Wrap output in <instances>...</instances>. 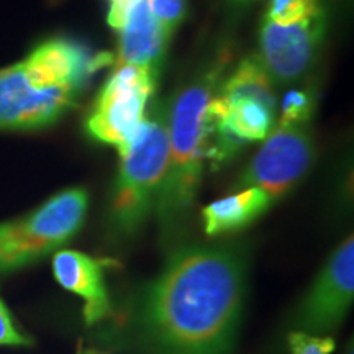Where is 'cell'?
Returning a JSON list of instances; mask_svg holds the SVG:
<instances>
[{"mask_svg":"<svg viewBox=\"0 0 354 354\" xmlns=\"http://www.w3.org/2000/svg\"><path fill=\"white\" fill-rule=\"evenodd\" d=\"M243 264L225 250L169 259L145 300V328L161 354H227L243 304Z\"/></svg>","mask_w":354,"mask_h":354,"instance_id":"6da1fadb","label":"cell"},{"mask_svg":"<svg viewBox=\"0 0 354 354\" xmlns=\"http://www.w3.org/2000/svg\"><path fill=\"white\" fill-rule=\"evenodd\" d=\"M113 57L69 38L39 43L19 63L0 69V130L35 131L77 107L82 92Z\"/></svg>","mask_w":354,"mask_h":354,"instance_id":"7a4b0ae2","label":"cell"},{"mask_svg":"<svg viewBox=\"0 0 354 354\" xmlns=\"http://www.w3.org/2000/svg\"><path fill=\"white\" fill-rule=\"evenodd\" d=\"M232 61L228 48L215 53L167 100V171L156 212L165 227L174 225L196 201L205 159H210L212 131L209 104L214 99Z\"/></svg>","mask_w":354,"mask_h":354,"instance_id":"3957f363","label":"cell"},{"mask_svg":"<svg viewBox=\"0 0 354 354\" xmlns=\"http://www.w3.org/2000/svg\"><path fill=\"white\" fill-rule=\"evenodd\" d=\"M276 84L256 55L227 73L209 104L210 159L227 161L245 145L263 141L276 123Z\"/></svg>","mask_w":354,"mask_h":354,"instance_id":"277c9868","label":"cell"},{"mask_svg":"<svg viewBox=\"0 0 354 354\" xmlns=\"http://www.w3.org/2000/svg\"><path fill=\"white\" fill-rule=\"evenodd\" d=\"M167 102L154 104L138 133L120 153L110 221L123 234H131L156 210L167 171Z\"/></svg>","mask_w":354,"mask_h":354,"instance_id":"5b68a950","label":"cell"},{"mask_svg":"<svg viewBox=\"0 0 354 354\" xmlns=\"http://www.w3.org/2000/svg\"><path fill=\"white\" fill-rule=\"evenodd\" d=\"M87 190L71 187L13 221L0 223V272L13 271L59 250L86 220Z\"/></svg>","mask_w":354,"mask_h":354,"instance_id":"8992f818","label":"cell"},{"mask_svg":"<svg viewBox=\"0 0 354 354\" xmlns=\"http://www.w3.org/2000/svg\"><path fill=\"white\" fill-rule=\"evenodd\" d=\"M159 76L154 69L135 64H115L95 97L86 123V133L97 143L125 151L138 133Z\"/></svg>","mask_w":354,"mask_h":354,"instance_id":"52a82bcc","label":"cell"},{"mask_svg":"<svg viewBox=\"0 0 354 354\" xmlns=\"http://www.w3.org/2000/svg\"><path fill=\"white\" fill-rule=\"evenodd\" d=\"M263 141L234 187H259L276 202L307 176L315 161V140L310 123L277 120Z\"/></svg>","mask_w":354,"mask_h":354,"instance_id":"ba28073f","label":"cell"},{"mask_svg":"<svg viewBox=\"0 0 354 354\" xmlns=\"http://www.w3.org/2000/svg\"><path fill=\"white\" fill-rule=\"evenodd\" d=\"M326 8L294 24L263 20L254 53L276 86H290L307 77L320 59L326 38Z\"/></svg>","mask_w":354,"mask_h":354,"instance_id":"9c48e42d","label":"cell"},{"mask_svg":"<svg viewBox=\"0 0 354 354\" xmlns=\"http://www.w3.org/2000/svg\"><path fill=\"white\" fill-rule=\"evenodd\" d=\"M354 299V238H344L323 266L300 305L297 323L310 335L330 336L338 330Z\"/></svg>","mask_w":354,"mask_h":354,"instance_id":"30bf717a","label":"cell"},{"mask_svg":"<svg viewBox=\"0 0 354 354\" xmlns=\"http://www.w3.org/2000/svg\"><path fill=\"white\" fill-rule=\"evenodd\" d=\"M107 24L117 32L115 64H135L162 73L172 35L159 24L148 0L110 3Z\"/></svg>","mask_w":354,"mask_h":354,"instance_id":"8fae6325","label":"cell"},{"mask_svg":"<svg viewBox=\"0 0 354 354\" xmlns=\"http://www.w3.org/2000/svg\"><path fill=\"white\" fill-rule=\"evenodd\" d=\"M53 274L63 289L84 300V320L88 326L109 317L110 304L104 282V263L74 250H59L53 258Z\"/></svg>","mask_w":354,"mask_h":354,"instance_id":"7c38bea8","label":"cell"},{"mask_svg":"<svg viewBox=\"0 0 354 354\" xmlns=\"http://www.w3.org/2000/svg\"><path fill=\"white\" fill-rule=\"evenodd\" d=\"M271 197L259 187H246L233 196L212 202L202 210L203 230L209 236L234 232L253 223L272 205Z\"/></svg>","mask_w":354,"mask_h":354,"instance_id":"4fadbf2b","label":"cell"},{"mask_svg":"<svg viewBox=\"0 0 354 354\" xmlns=\"http://www.w3.org/2000/svg\"><path fill=\"white\" fill-rule=\"evenodd\" d=\"M317 109L315 87L305 84L304 87L290 88L281 102L279 120L290 123H310Z\"/></svg>","mask_w":354,"mask_h":354,"instance_id":"5bb4252c","label":"cell"},{"mask_svg":"<svg viewBox=\"0 0 354 354\" xmlns=\"http://www.w3.org/2000/svg\"><path fill=\"white\" fill-rule=\"evenodd\" d=\"M325 8L323 0H268L263 20L272 24H294Z\"/></svg>","mask_w":354,"mask_h":354,"instance_id":"9a60e30c","label":"cell"},{"mask_svg":"<svg viewBox=\"0 0 354 354\" xmlns=\"http://www.w3.org/2000/svg\"><path fill=\"white\" fill-rule=\"evenodd\" d=\"M153 15L171 35L187 19V0H148Z\"/></svg>","mask_w":354,"mask_h":354,"instance_id":"2e32d148","label":"cell"},{"mask_svg":"<svg viewBox=\"0 0 354 354\" xmlns=\"http://www.w3.org/2000/svg\"><path fill=\"white\" fill-rule=\"evenodd\" d=\"M287 342L290 354H331L336 346L331 336L310 335L297 330L292 331Z\"/></svg>","mask_w":354,"mask_h":354,"instance_id":"e0dca14e","label":"cell"},{"mask_svg":"<svg viewBox=\"0 0 354 354\" xmlns=\"http://www.w3.org/2000/svg\"><path fill=\"white\" fill-rule=\"evenodd\" d=\"M28 344H32V339L17 330L6 302L0 297V346H28Z\"/></svg>","mask_w":354,"mask_h":354,"instance_id":"ac0fdd59","label":"cell"},{"mask_svg":"<svg viewBox=\"0 0 354 354\" xmlns=\"http://www.w3.org/2000/svg\"><path fill=\"white\" fill-rule=\"evenodd\" d=\"M258 2H261V0H225V6H227L230 15L241 19V17L246 15V13Z\"/></svg>","mask_w":354,"mask_h":354,"instance_id":"d6986e66","label":"cell"},{"mask_svg":"<svg viewBox=\"0 0 354 354\" xmlns=\"http://www.w3.org/2000/svg\"><path fill=\"white\" fill-rule=\"evenodd\" d=\"M77 354H105V353L95 351V349L86 348V346H82V344H79V348H77Z\"/></svg>","mask_w":354,"mask_h":354,"instance_id":"ffe728a7","label":"cell"},{"mask_svg":"<svg viewBox=\"0 0 354 354\" xmlns=\"http://www.w3.org/2000/svg\"><path fill=\"white\" fill-rule=\"evenodd\" d=\"M344 354H353V343H349V348L346 349V353Z\"/></svg>","mask_w":354,"mask_h":354,"instance_id":"44dd1931","label":"cell"},{"mask_svg":"<svg viewBox=\"0 0 354 354\" xmlns=\"http://www.w3.org/2000/svg\"><path fill=\"white\" fill-rule=\"evenodd\" d=\"M118 2H127V0H110V3H118Z\"/></svg>","mask_w":354,"mask_h":354,"instance_id":"7402d4cb","label":"cell"}]
</instances>
